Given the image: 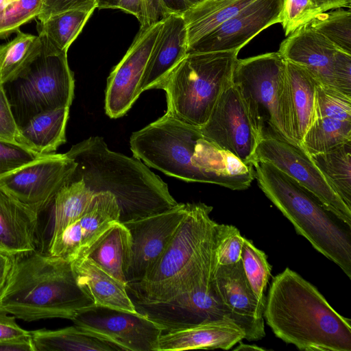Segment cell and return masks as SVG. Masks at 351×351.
<instances>
[{"label": "cell", "mask_w": 351, "mask_h": 351, "mask_svg": "<svg viewBox=\"0 0 351 351\" xmlns=\"http://www.w3.org/2000/svg\"><path fill=\"white\" fill-rule=\"evenodd\" d=\"M212 210L204 203H190L187 214L151 270L141 281L126 285L133 302H167L214 274L219 244L229 225L213 220Z\"/></svg>", "instance_id": "obj_1"}, {"label": "cell", "mask_w": 351, "mask_h": 351, "mask_svg": "<svg viewBox=\"0 0 351 351\" xmlns=\"http://www.w3.org/2000/svg\"><path fill=\"white\" fill-rule=\"evenodd\" d=\"M263 317L276 337L300 350L351 351L350 319L289 267L273 278Z\"/></svg>", "instance_id": "obj_2"}, {"label": "cell", "mask_w": 351, "mask_h": 351, "mask_svg": "<svg viewBox=\"0 0 351 351\" xmlns=\"http://www.w3.org/2000/svg\"><path fill=\"white\" fill-rule=\"evenodd\" d=\"M77 164L70 181L82 180L95 193L114 195L119 222L154 215L176 206L167 184L135 157L110 150L100 136L89 137L65 153Z\"/></svg>", "instance_id": "obj_3"}, {"label": "cell", "mask_w": 351, "mask_h": 351, "mask_svg": "<svg viewBox=\"0 0 351 351\" xmlns=\"http://www.w3.org/2000/svg\"><path fill=\"white\" fill-rule=\"evenodd\" d=\"M93 302L77 285L71 262L37 250L14 257L0 309L25 322L72 320Z\"/></svg>", "instance_id": "obj_4"}, {"label": "cell", "mask_w": 351, "mask_h": 351, "mask_svg": "<svg viewBox=\"0 0 351 351\" xmlns=\"http://www.w3.org/2000/svg\"><path fill=\"white\" fill-rule=\"evenodd\" d=\"M252 165L259 188L293 224L296 232L351 279V226L271 164L254 160Z\"/></svg>", "instance_id": "obj_5"}, {"label": "cell", "mask_w": 351, "mask_h": 351, "mask_svg": "<svg viewBox=\"0 0 351 351\" xmlns=\"http://www.w3.org/2000/svg\"><path fill=\"white\" fill-rule=\"evenodd\" d=\"M238 53H187L156 88L166 93V112L193 126L204 125L222 93L232 84Z\"/></svg>", "instance_id": "obj_6"}, {"label": "cell", "mask_w": 351, "mask_h": 351, "mask_svg": "<svg viewBox=\"0 0 351 351\" xmlns=\"http://www.w3.org/2000/svg\"><path fill=\"white\" fill-rule=\"evenodd\" d=\"M232 84L259 141L275 137L297 145L290 130L287 62L278 51L237 59Z\"/></svg>", "instance_id": "obj_7"}, {"label": "cell", "mask_w": 351, "mask_h": 351, "mask_svg": "<svg viewBox=\"0 0 351 351\" xmlns=\"http://www.w3.org/2000/svg\"><path fill=\"white\" fill-rule=\"evenodd\" d=\"M3 86L19 127L39 114L70 108L75 80L67 52L53 53L42 49L40 54L16 79Z\"/></svg>", "instance_id": "obj_8"}, {"label": "cell", "mask_w": 351, "mask_h": 351, "mask_svg": "<svg viewBox=\"0 0 351 351\" xmlns=\"http://www.w3.org/2000/svg\"><path fill=\"white\" fill-rule=\"evenodd\" d=\"M278 53L306 69L317 82L351 97V55L337 49L306 23L288 35Z\"/></svg>", "instance_id": "obj_9"}, {"label": "cell", "mask_w": 351, "mask_h": 351, "mask_svg": "<svg viewBox=\"0 0 351 351\" xmlns=\"http://www.w3.org/2000/svg\"><path fill=\"white\" fill-rule=\"evenodd\" d=\"M254 160L269 162L293 178L325 208L351 226V209L331 188L302 147L282 138H263L257 145Z\"/></svg>", "instance_id": "obj_10"}, {"label": "cell", "mask_w": 351, "mask_h": 351, "mask_svg": "<svg viewBox=\"0 0 351 351\" xmlns=\"http://www.w3.org/2000/svg\"><path fill=\"white\" fill-rule=\"evenodd\" d=\"M76 162L66 154H50L0 178V187L39 215L71 180Z\"/></svg>", "instance_id": "obj_11"}, {"label": "cell", "mask_w": 351, "mask_h": 351, "mask_svg": "<svg viewBox=\"0 0 351 351\" xmlns=\"http://www.w3.org/2000/svg\"><path fill=\"white\" fill-rule=\"evenodd\" d=\"M75 325L104 337L123 351H157L162 328L144 315L93 304L80 311Z\"/></svg>", "instance_id": "obj_12"}, {"label": "cell", "mask_w": 351, "mask_h": 351, "mask_svg": "<svg viewBox=\"0 0 351 351\" xmlns=\"http://www.w3.org/2000/svg\"><path fill=\"white\" fill-rule=\"evenodd\" d=\"M199 130L206 140L243 163L252 165L259 141L233 84L222 93L208 120Z\"/></svg>", "instance_id": "obj_13"}, {"label": "cell", "mask_w": 351, "mask_h": 351, "mask_svg": "<svg viewBox=\"0 0 351 351\" xmlns=\"http://www.w3.org/2000/svg\"><path fill=\"white\" fill-rule=\"evenodd\" d=\"M162 23V19L141 27L127 52L110 73L105 94V110L110 118L124 115L141 94L140 84Z\"/></svg>", "instance_id": "obj_14"}, {"label": "cell", "mask_w": 351, "mask_h": 351, "mask_svg": "<svg viewBox=\"0 0 351 351\" xmlns=\"http://www.w3.org/2000/svg\"><path fill=\"white\" fill-rule=\"evenodd\" d=\"M189 207L190 203H178L166 211L123 223L132 239V261L127 285L141 281L148 274L171 241Z\"/></svg>", "instance_id": "obj_15"}, {"label": "cell", "mask_w": 351, "mask_h": 351, "mask_svg": "<svg viewBox=\"0 0 351 351\" xmlns=\"http://www.w3.org/2000/svg\"><path fill=\"white\" fill-rule=\"evenodd\" d=\"M215 273V272H214ZM213 276L193 289L164 302L136 303V311L158 324L162 331L220 319H230L212 287Z\"/></svg>", "instance_id": "obj_16"}, {"label": "cell", "mask_w": 351, "mask_h": 351, "mask_svg": "<svg viewBox=\"0 0 351 351\" xmlns=\"http://www.w3.org/2000/svg\"><path fill=\"white\" fill-rule=\"evenodd\" d=\"M283 0H255L188 48L187 53L238 51L269 26L280 23Z\"/></svg>", "instance_id": "obj_17"}, {"label": "cell", "mask_w": 351, "mask_h": 351, "mask_svg": "<svg viewBox=\"0 0 351 351\" xmlns=\"http://www.w3.org/2000/svg\"><path fill=\"white\" fill-rule=\"evenodd\" d=\"M351 141V97L317 84L311 124L302 147L309 154Z\"/></svg>", "instance_id": "obj_18"}, {"label": "cell", "mask_w": 351, "mask_h": 351, "mask_svg": "<svg viewBox=\"0 0 351 351\" xmlns=\"http://www.w3.org/2000/svg\"><path fill=\"white\" fill-rule=\"evenodd\" d=\"M212 287L229 317L244 332L245 339L258 341L265 336L264 318L258 313V301L245 274L241 259L217 265Z\"/></svg>", "instance_id": "obj_19"}, {"label": "cell", "mask_w": 351, "mask_h": 351, "mask_svg": "<svg viewBox=\"0 0 351 351\" xmlns=\"http://www.w3.org/2000/svg\"><path fill=\"white\" fill-rule=\"evenodd\" d=\"M120 209L114 195L95 193L87 211L49 243L48 254L72 262L86 252L114 223Z\"/></svg>", "instance_id": "obj_20"}, {"label": "cell", "mask_w": 351, "mask_h": 351, "mask_svg": "<svg viewBox=\"0 0 351 351\" xmlns=\"http://www.w3.org/2000/svg\"><path fill=\"white\" fill-rule=\"evenodd\" d=\"M162 21L140 84L141 93L156 88L187 55V30L182 15L169 14Z\"/></svg>", "instance_id": "obj_21"}, {"label": "cell", "mask_w": 351, "mask_h": 351, "mask_svg": "<svg viewBox=\"0 0 351 351\" xmlns=\"http://www.w3.org/2000/svg\"><path fill=\"white\" fill-rule=\"evenodd\" d=\"M243 339V330L232 319L224 318L162 331L157 351L228 350Z\"/></svg>", "instance_id": "obj_22"}, {"label": "cell", "mask_w": 351, "mask_h": 351, "mask_svg": "<svg viewBox=\"0 0 351 351\" xmlns=\"http://www.w3.org/2000/svg\"><path fill=\"white\" fill-rule=\"evenodd\" d=\"M38 215L0 187V252L17 257L36 251Z\"/></svg>", "instance_id": "obj_23"}, {"label": "cell", "mask_w": 351, "mask_h": 351, "mask_svg": "<svg viewBox=\"0 0 351 351\" xmlns=\"http://www.w3.org/2000/svg\"><path fill=\"white\" fill-rule=\"evenodd\" d=\"M77 285L98 306L137 312L126 285L86 256L71 262Z\"/></svg>", "instance_id": "obj_24"}, {"label": "cell", "mask_w": 351, "mask_h": 351, "mask_svg": "<svg viewBox=\"0 0 351 351\" xmlns=\"http://www.w3.org/2000/svg\"><path fill=\"white\" fill-rule=\"evenodd\" d=\"M286 62L291 134L295 143L302 147L303 138L313 120L319 83L304 67Z\"/></svg>", "instance_id": "obj_25"}, {"label": "cell", "mask_w": 351, "mask_h": 351, "mask_svg": "<svg viewBox=\"0 0 351 351\" xmlns=\"http://www.w3.org/2000/svg\"><path fill=\"white\" fill-rule=\"evenodd\" d=\"M80 256L88 258L126 285L132 261V239L128 229L119 221L114 223Z\"/></svg>", "instance_id": "obj_26"}, {"label": "cell", "mask_w": 351, "mask_h": 351, "mask_svg": "<svg viewBox=\"0 0 351 351\" xmlns=\"http://www.w3.org/2000/svg\"><path fill=\"white\" fill-rule=\"evenodd\" d=\"M69 108L39 114L19 127L17 143L39 154H53L66 142Z\"/></svg>", "instance_id": "obj_27"}, {"label": "cell", "mask_w": 351, "mask_h": 351, "mask_svg": "<svg viewBox=\"0 0 351 351\" xmlns=\"http://www.w3.org/2000/svg\"><path fill=\"white\" fill-rule=\"evenodd\" d=\"M36 351H123L103 336L77 325L30 331Z\"/></svg>", "instance_id": "obj_28"}, {"label": "cell", "mask_w": 351, "mask_h": 351, "mask_svg": "<svg viewBox=\"0 0 351 351\" xmlns=\"http://www.w3.org/2000/svg\"><path fill=\"white\" fill-rule=\"evenodd\" d=\"M95 10H70L38 21L37 31L43 51L53 53L67 52Z\"/></svg>", "instance_id": "obj_29"}, {"label": "cell", "mask_w": 351, "mask_h": 351, "mask_svg": "<svg viewBox=\"0 0 351 351\" xmlns=\"http://www.w3.org/2000/svg\"><path fill=\"white\" fill-rule=\"evenodd\" d=\"M255 0H204L182 14L189 47Z\"/></svg>", "instance_id": "obj_30"}, {"label": "cell", "mask_w": 351, "mask_h": 351, "mask_svg": "<svg viewBox=\"0 0 351 351\" xmlns=\"http://www.w3.org/2000/svg\"><path fill=\"white\" fill-rule=\"evenodd\" d=\"M95 195L82 180L70 181L58 192L53 202V225L49 243L87 211Z\"/></svg>", "instance_id": "obj_31"}, {"label": "cell", "mask_w": 351, "mask_h": 351, "mask_svg": "<svg viewBox=\"0 0 351 351\" xmlns=\"http://www.w3.org/2000/svg\"><path fill=\"white\" fill-rule=\"evenodd\" d=\"M309 156L331 188L351 209V141Z\"/></svg>", "instance_id": "obj_32"}, {"label": "cell", "mask_w": 351, "mask_h": 351, "mask_svg": "<svg viewBox=\"0 0 351 351\" xmlns=\"http://www.w3.org/2000/svg\"><path fill=\"white\" fill-rule=\"evenodd\" d=\"M11 40L0 45V84L16 79L40 54L38 36L17 31Z\"/></svg>", "instance_id": "obj_33"}, {"label": "cell", "mask_w": 351, "mask_h": 351, "mask_svg": "<svg viewBox=\"0 0 351 351\" xmlns=\"http://www.w3.org/2000/svg\"><path fill=\"white\" fill-rule=\"evenodd\" d=\"M241 259L248 282L258 301V313L263 317L266 302L265 292L271 276V267L265 253L257 248L254 243L243 238Z\"/></svg>", "instance_id": "obj_34"}, {"label": "cell", "mask_w": 351, "mask_h": 351, "mask_svg": "<svg viewBox=\"0 0 351 351\" xmlns=\"http://www.w3.org/2000/svg\"><path fill=\"white\" fill-rule=\"evenodd\" d=\"M309 26L339 50L351 55V12L337 8L315 15Z\"/></svg>", "instance_id": "obj_35"}, {"label": "cell", "mask_w": 351, "mask_h": 351, "mask_svg": "<svg viewBox=\"0 0 351 351\" xmlns=\"http://www.w3.org/2000/svg\"><path fill=\"white\" fill-rule=\"evenodd\" d=\"M42 0H16L0 12V39L8 38L39 14Z\"/></svg>", "instance_id": "obj_36"}, {"label": "cell", "mask_w": 351, "mask_h": 351, "mask_svg": "<svg viewBox=\"0 0 351 351\" xmlns=\"http://www.w3.org/2000/svg\"><path fill=\"white\" fill-rule=\"evenodd\" d=\"M319 13L311 0H283L280 23L285 36L310 22Z\"/></svg>", "instance_id": "obj_37"}, {"label": "cell", "mask_w": 351, "mask_h": 351, "mask_svg": "<svg viewBox=\"0 0 351 351\" xmlns=\"http://www.w3.org/2000/svg\"><path fill=\"white\" fill-rule=\"evenodd\" d=\"M43 156L0 138V178Z\"/></svg>", "instance_id": "obj_38"}, {"label": "cell", "mask_w": 351, "mask_h": 351, "mask_svg": "<svg viewBox=\"0 0 351 351\" xmlns=\"http://www.w3.org/2000/svg\"><path fill=\"white\" fill-rule=\"evenodd\" d=\"M243 237L234 226L229 225L225 234L221 238L217 250V265H227L241 260Z\"/></svg>", "instance_id": "obj_39"}, {"label": "cell", "mask_w": 351, "mask_h": 351, "mask_svg": "<svg viewBox=\"0 0 351 351\" xmlns=\"http://www.w3.org/2000/svg\"><path fill=\"white\" fill-rule=\"evenodd\" d=\"M19 126L13 114L3 84H0V138L17 143Z\"/></svg>", "instance_id": "obj_40"}, {"label": "cell", "mask_w": 351, "mask_h": 351, "mask_svg": "<svg viewBox=\"0 0 351 351\" xmlns=\"http://www.w3.org/2000/svg\"><path fill=\"white\" fill-rule=\"evenodd\" d=\"M96 9V0H43L36 19L42 21L51 15L70 10H90Z\"/></svg>", "instance_id": "obj_41"}, {"label": "cell", "mask_w": 351, "mask_h": 351, "mask_svg": "<svg viewBox=\"0 0 351 351\" xmlns=\"http://www.w3.org/2000/svg\"><path fill=\"white\" fill-rule=\"evenodd\" d=\"M29 335L30 331L17 324L14 315L0 309V341Z\"/></svg>", "instance_id": "obj_42"}, {"label": "cell", "mask_w": 351, "mask_h": 351, "mask_svg": "<svg viewBox=\"0 0 351 351\" xmlns=\"http://www.w3.org/2000/svg\"><path fill=\"white\" fill-rule=\"evenodd\" d=\"M204 0H160L163 17L169 14L182 15Z\"/></svg>", "instance_id": "obj_43"}, {"label": "cell", "mask_w": 351, "mask_h": 351, "mask_svg": "<svg viewBox=\"0 0 351 351\" xmlns=\"http://www.w3.org/2000/svg\"><path fill=\"white\" fill-rule=\"evenodd\" d=\"M0 351H36V348L30 334L0 341Z\"/></svg>", "instance_id": "obj_44"}, {"label": "cell", "mask_w": 351, "mask_h": 351, "mask_svg": "<svg viewBox=\"0 0 351 351\" xmlns=\"http://www.w3.org/2000/svg\"><path fill=\"white\" fill-rule=\"evenodd\" d=\"M143 1V23L141 27H147L158 22L163 18V13L160 0Z\"/></svg>", "instance_id": "obj_45"}, {"label": "cell", "mask_w": 351, "mask_h": 351, "mask_svg": "<svg viewBox=\"0 0 351 351\" xmlns=\"http://www.w3.org/2000/svg\"><path fill=\"white\" fill-rule=\"evenodd\" d=\"M14 257L0 252V298L8 285Z\"/></svg>", "instance_id": "obj_46"}, {"label": "cell", "mask_w": 351, "mask_h": 351, "mask_svg": "<svg viewBox=\"0 0 351 351\" xmlns=\"http://www.w3.org/2000/svg\"><path fill=\"white\" fill-rule=\"evenodd\" d=\"M311 1L319 13L344 7L350 9L351 5V0H311Z\"/></svg>", "instance_id": "obj_47"}, {"label": "cell", "mask_w": 351, "mask_h": 351, "mask_svg": "<svg viewBox=\"0 0 351 351\" xmlns=\"http://www.w3.org/2000/svg\"><path fill=\"white\" fill-rule=\"evenodd\" d=\"M120 0H96V8L117 9Z\"/></svg>", "instance_id": "obj_48"}, {"label": "cell", "mask_w": 351, "mask_h": 351, "mask_svg": "<svg viewBox=\"0 0 351 351\" xmlns=\"http://www.w3.org/2000/svg\"><path fill=\"white\" fill-rule=\"evenodd\" d=\"M238 343L239 344L234 348V350H267V349L259 347L256 345H248L243 343L242 341H240Z\"/></svg>", "instance_id": "obj_49"}, {"label": "cell", "mask_w": 351, "mask_h": 351, "mask_svg": "<svg viewBox=\"0 0 351 351\" xmlns=\"http://www.w3.org/2000/svg\"><path fill=\"white\" fill-rule=\"evenodd\" d=\"M14 1L16 0H0V12Z\"/></svg>", "instance_id": "obj_50"}, {"label": "cell", "mask_w": 351, "mask_h": 351, "mask_svg": "<svg viewBox=\"0 0 351 351\" xmlns=\"http://www.w3.org/2000/svg\"><path fill=\"white\" fill-rule=\"evenodd\" d=\"M43 1V0H42Z\"/></svg>", "instance_id": "obj_51"}]
</instances>
